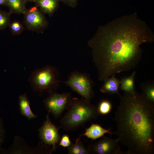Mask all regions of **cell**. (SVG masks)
<instances>
[{"mask_svg":"<svg viewBox=\"0 0 154 154\" xmlns=\"http://www.w3.org/2000/svg\"><path fill=\"white\" fill-rule=\"evenodd\" d=\"M154 40L152 32L136 13L100 26L88 42L99 80L104 82L135 68L142 57L141 45Z\"/></svg>","mask_w":154,"mask_h":154,"instance_id":"1","label":"cell"},{"mask_svg":"<svg viewBox=\"0 0 154 154\" xmlns=\"http://www.w3.org/2000/svg\"><path fill=\"white\" fill-rule=\"evenodd\" d=\"M120 97L114 118L119 143L126 154H153L154 104L136 92Z\"/></svg>","mask_w":154,"mask_h":154,"instance_id":"2","label":"cell"},{"mask_svg":"<svg viewBox=\"0 0 154 154\" xmlns=\"http://www.w3.org/2000/svg\"><path fill=\"white\" fill-rule=\"evenodd\" d=\"M68 110L60 120L61 127L73 130L87 122L97 119L99 115L97 107L82 98H72Z\"/></svg>","mask_w":154,"mask_h":154,"instance_id":"3","label":"cell"},{"mask_svg":"<svg viewBox=\"0 0 154 154\" xmlns=\"http://www.w3.org/2000/svg\"><path fill=\"white\" fill-rule=\"evenodd\" d=\"M58 72L54 66H46L35 70L30 76L29 81L34 91L40 93L47 92L50 93L58 88L60 82Z\"/></svg>","mask_w":154,"mask_h":154,"instance_id":"4","label":"cell"},{"mask_svg":"<svg viewBox=\"0 0 154 154\" xmlns=\"http://www.w3.org/2000/svg\"><path fill=\"white\" fill-rule=\"evenodd\" d=\"M64 83L85 100L90 102L93 97L92 88L94 84L90 76L86 73L73 71Z\"/></svg>","mask_w":154,"mask_h":154,"instance_id":"5","label":"cell"},{"mask_svg":"<svg viewBox=\"0 0 154 154\" xmlns=\"http://www.w3.org/2000/svg\"><path fill=\"white\" fill-rule=\"evenodd\" d=\"M72 98L70 92L58 93L52 92L44 100L45 106L56 118L59 117L68 109Z\"/></svg>","mask_w":154,"mask_h":154,"instance_id":"6","label":"cell"},{"mask_svg":"<svg viewBox=\"0 0 154 154\" xmlns=\"http://www.w3.org/2000/svg\"><path fill=\"white\" fill-rule=\"evenodd\" d=\"M98 141L90 144L88 149L90 153L95 154H125L121 149L117 139L103 136Z\"/></svg>","mask_w":154,"mask_h":154,"instance_id":"7","label":"cell"},{"mask_svg":"<svg viewBox=\"0 0 154 154\" xmlns=\"http://www.w3.org/2000/svg\"><path fill=\"white\" fill-rule=\"evenodd\" d=\"M49 112L46 119L38 131L40 138L45 145L52 147V151L56 150L60 137L58 129L52 123L49 117Z\"/></svg>","mask_w":154,"mask_h":154,"instance_id":"8","label":"cell"},{"mask_svg":"<svg viewBox=\"0 0 154 154\" xmlns=\"http://www.w3.org/2000/svg\"><path fill=\"white\" fill-rule=\"evenodd\" d=\"M24 15V22L27 28L33 31L42 30L47 25V22L37 7L26 9Z\"/></svg>","mask_w":154,"mask_h":154,"instance_id":"9","label":"cell"},{"mask_svg":"<svg viewBox=\"0 0 154 154\" xmlns=\"http://www.w3.org/2000/svg\"><path fill=\"white\" fill-rule=\"evenodd\" d=\"M103 85L100 89L102 93L109 94H117L121 96L119 93L120 90V80L113 75L104 81Z\"/></svg>","mask_w":154,"mask_h":154,"instance_id":"10","label":"cell"},{"mask_svg":"<svg viewBox=\"0 0 154 154\" xmlns=\"http://www.w3.org/2000/svg\"><path fill=\"white\" fill-rule=\"evenodd\" d=\"M111 128L106 129L104 128L100 125L92 124L89 128L86 129L84 133L82 135L92 140H95L104 136L106 133L112 135L114 133L110 131Z\"/></svg>","mask_w":154,"mask_h":154,"instance_id":"11","label":"cell"},{"mask_svg":"<svg viewBox=\"0 0 154 154\" xmlns=\"http://www.w3.org/2000/svg\"><path fill=\"white\" fill-rule=\"evenodd\" d=\"M58 0H37L35 3L42 12L52 16L57 8Z\"/></svg>","mask_w":154,"mask_h":154,"instance_id":"12","label":"cell"},{"mask_svg":"<svg viewBox=\"0 0 154 154\" xmlns=\"http://www.w3.org/2000/svg\"><path fill=\"white\" fill-rule=\"evenodd\" d=\"M136 72L133 71L128 76L124 77L120 80V90L124 92L132 93L135 92V79Z\"/></svg>","mask_w":154,"mask_h":154,"instance_id":"13","label":"cell"},{"mask_svg":"<svg viewBox=\"0 0 154 154\" xmlns=\"http://www.w3.org/2000/svg\"><path fill=\"white\" fill-rule=\"evenodd\" d=\"M19 104L21 113L22 115L29 119L36 117V116L31 110L30 102L26 94L20 96L19 98Z\"/></svg>","mask_w":154,"mask_h":154,"instance_id":"14","label":"cell"},{"mask_svg":"<svg viewBox=\"0 0 154 154\" xmlns=\"http://www.w3.org/2000/svg\"><path fill=\"white\" fill-rule=\"evenodd\" d=\"M142 95L148 101L154 104V82L149 81L142 83Z\"/></svg>","mask_w":154,"mask_h":154,"instance_id":"15","label":"cell"},{"mask_svg":"<svg viewBox=\"0 0 154 154\" xmlns=\"http://www.w3.org/2000/svg\"><path fill=\"white\" fill-rule=\"evenodd\" d=\"M7 6L11 13L24 14L26 10L25 0H7Z\"/></svg>","mask_w":154,"mask_h":154,"instance_id":"16","label":"cell"},{"mask_svg":"<svg viewBox=\"0 0 154 154\" xmlns=\"http://www.w3.org/2000/svg\"><path fill=\"white\" fill-rule=\"evenodd\" d=\"M81 135L74 143H71L68 147V153L69 154H88L89 152L80 140Z\"/></svg>","mask_w":154,"mask_h":154,"instance_id":"17","label":"cell"},{"mask_svg":"<svg viewBox=\"0 0 154 154\" xmlns=\"http://www.w3.org/2000/svg\"><path fill=\"white\" fill-rule=\"evenodd\" d=\"M97 108L99 114L106 115L111 111L112 105L109 100H103L100 102Z\"/></svg>","mask_w":154,"mask_h":154,"instance_id":"18","label":"cell"},{"mask_svg":"<svg viewBox=\"0 0 154 154\" xmlns=\"http://www.w3.org/2000/svg\"><path fill=\"white\" fill-rule=\"evenodd\" d=\"M11 14L1 10L0 9V31L8 26L11 23L10 15Z\"/></svg>","mask_w":154,"mask_h":154,"instance_id":"19","label":"cell"},{"mask_svg":"<svg viewBox=\"0 0 154 154\" xmlns=\"http://www.w3.org/2000/svg\"><path fill=\"white\" fill-rule=\"evenodd\" d=\"M9 27L12 34L14 35L20 34L24 29L23 24L18 21H15L11 22Z\"/></svg>","mask_w":154,"mask_h":154,"instance_id":"20","label":"cell"},{"mask_svg":"<svg viewBox=\"0 0 154 154\" xmlns=\"http://www.w3.org/2000/svg\"><path fill=\"white\" fill-rule=\"evenodd\" d=\"M69 136L67 134L63 135L59 142V145L63 147H68L71 144Z\"/></svg>","mask_w":154,"mask_h":154,"instance_id":"21","label":"cell"},{"mask_svg":"<svg viewBox=\"0 0 154 154\" xmlns=\"http://www.w3.org/2000/svg\"><path fill=\"white\" fill-rule=\"evenodd\" d=\"M72 7H75L77 5L78 0H58Z\"/></svg>","mask_w":154,"mask_h":154,"instance_id":"22","label":"cell"},{"mask_svg":"<svg viewBox=\"0 0 154 154\" xmlns=\"http://www.w3.org/2000/svg\"><path fill=\"white\" fill-rule=\"evenodd\" d=\"M3 130L1 126V121L0 120V144L1 143L3 138Z\"/></svg>","mask_w":154,"mask_h":154,"instance_id":"23","label":"cell"},{"mask_svg":"<svg viewBox=\"0 0 154 154\" xmlns=\"http://www.w3.org/2000/svg\"><path fill=\"white\" fill-rule=\"evenodd\" d=\"M7 0H0V6L3 5L7 6Z\"/></svg>","mask_w":154,"mask_h":154,"instance_id":"24","label":"cell"},{"mask_svg":"<svg viewBox=\"0 0 154 154\" xmlns=\"http://www.w3.org/2000/svg\"><path fill=\"white\" fill-rule=\"evenodd\" d=\"M26 2L28 1H31V2H33L35 3L36 2V1L37 0H25Z\"/></svg>","mask_w":154,"mask_h":154,"instance_id":"25","label":"cell"}]
</instances>
